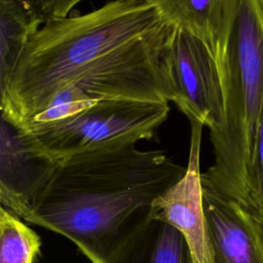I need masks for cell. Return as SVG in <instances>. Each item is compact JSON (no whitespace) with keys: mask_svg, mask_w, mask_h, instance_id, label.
Returning <instances> with one entry per match:
<instances>
[{"mask_svg":"<svg viewBox=\"0 0 263 263\" xmlns=\"http://www.w3.org/2000/svg\"><path fill=\"white\" fill-rule=\"evenodd\" d=\"M185 172L163 151L136 144L79 153L59 162L24 221L64 235L91 263H109Z\"/></svg>","mask_w":263,"mask_h":263,"instance_id":"6da1fadb","label":"cell"},{"mask_svg":"<svg viewBox=\"0 0 263 263\" xmlns=\"http://www.w3.org/2000/svg\"><path fill=\"white\" fill-rule=\"evenodd\" d=\"M164 24L149 0H112L91 12L45 23L0 95L1 115L25 126L96 62Z\"/></svg>","mask_w":263,"mask_h":263,"instance_id":"7a4b0ae2","label":"cell"},{"mask_svg":"<svg viewBox=\"0 0 263 263\" xmlns=\"http://www.w3.org/2000/svg\"><path fill=\"white\" fill-rule=\"evenodd\" d=\"M224 122L210 134L214 163L201 182L257 213L252 171L263 107V0H225L214 47Z\"/></svg>","mask_w":263,"mask_h":263,"instance_id":"3957f363","label":"cell"},{"mask_svg":"<svg viewBox=\"0 0 263 263\" xmlns=\"http://www.w3.org/2000/svg\"><path fill=\"white\" fill-rule=\"evenodd\" d=\"M171 26L164 24L102 58L61 88L40 113L22 128L69 117L95 101L137 100L168 104L171 92L162 53Z\"/></svg>","mask_w":263,"mask_h":263,"instance_id":"277c9868","label":"cell"},{"mask_svg":"<svg viewBox=\"0 0 263 263\" xmlns=\"http://www.w3.org/2000/svg\"><path fill=\"white\" fill-rule=\"evenodd\" d=\"M170 112L165 103L137 100L95 101L63 119L30 129L55 160L151 139ZM24 129V128H23Z\"/></svg>","mask_w":263,"mask_h":263,"instance_id":"5b68a950","label":"cell"},{"mask_svg":"<svg viewBox=\"0 0 263 263\" xmlns=\"http://www.w3.org/2000/svg\"><path fill=\"white\" fill-rule=\"evenodd\" d=\"M162 66L171 101L189 118L218 132L224 122V100L213 48L197 36L171 27Z\"/></svg>","mask_w":263,"mask_h":263,"instance_id":"8992f818","label":"cell"},{"mask_svg":"<svg viewBox=\"0 0 263 263\" xmlns=\"http://www.w3.org/2000/svg\"><path fill=\"white\" fill-rule=\"evenodd\" d=\"M59 162L31 133L1 115V206L25 220L42 195Z\"/></svg>","mask_w":263,"mask_h":263,"instance_id":"52a82bcc","label":"cell"},{"mask_svg":"<svg viewBox=\"0 0 263 263\" xmlns=\"http://www.w3.org/2000/svg\"><path fill=\"white\" fill-rule=\"evenodd\" d=\"M191 142L184 176L155 199L151 219L165 222L185 238L194 263H213L212 249L202 201L199 151L203 124L189 119Z\"/></svg>","mask_w":263,"mask_h":263,"instance_id":"ba28073f","label":"cell"},{"mask_svg":"<svg viewBox=\"0 0 263 263\" xmlns=\"http://www.w3.org/2000/svg\"><path fill=\"white\" fill-rule=\"evenodd\" d=\"M213 263H263V217L201 182Z\"/></svg>","mask_w":263,"mask_h":263,"instance_id":"9c48e42d","label":"cell"},{"mask_svg":"<svg viewBox=\"0 0 263 263\" xmlns=\"http://www.w3.org/2000/svg\"><path fill=\"white\" fill-rule=\"evenodd\" d=\"M109 263H194L183 235L170 224L150 219Z\"/></svg>","mask_w":263,"mask_h":263,"instance_id":"30bf717a","label":"cell"},{"mask_svg":"<svg viewBox=\"0 0 263 263\" xmlns=\"http://www.w3.org/2000/svg\"><path fill=\"white\" fill-rule=\"evenodd\" d=\"M164 23L185 30L214 50L221 28L225 0H149Z\"/></svg>","mask_w":263,"mask_h":263,"instance_id":"8fae6325","label":"cell"},{"mask_svg":"<svg viewBox=\"0 0 263 263\" xmlns=\"http://www.w3.org/2000/svg\"><path fill=\"white\" fill-rule=\"evenodd\" d=\"M42 23L15 0H0V95Z\"/></svg>","mask_w":263,"mask_h":263,"instance_id":"7c38bea8","label":"cell"},{"mask_svg":"<svg viewBox=\"0 0 263 263\" xmlns=\"http://www.w3.org/2000/svg\"><path fill=\"white\" fill-rule=\"evenodd\" d=\"M41 239L21 218L1 206L0 263H34Z\"/></svg>","mask_w":263,"mask_h":263,"instance_id":"4fadbf2b","label":"cell"},{"mask_svg":"<svg viewBox=\"0 0 263 263\" xmlns=\"http://www.w3.org/2000/svg\"><path fill=\"white\" fill-rule=\"evenodd\" d=\"M36 16L42 25L67 17L68 13L82 0H15Z\"/></svg>","mask_w":263,"mask_h":263,"instance_id":"5bb4252c","label":"cell"},{"mask_svg":"<svg viewBox=\"0 0 263 263\" xmlns=\"http://www.w3.org/2000/svg\"><path fill=\"white\" fill-rule=\"evenodd\" d=\"M252 197L254 206L263 217V107L257 130L252 171Z\"/></svg>","mask_w":263,"mask_h":263,"instance_id":"9a60e30c","label":"cell"}]
</instances>
